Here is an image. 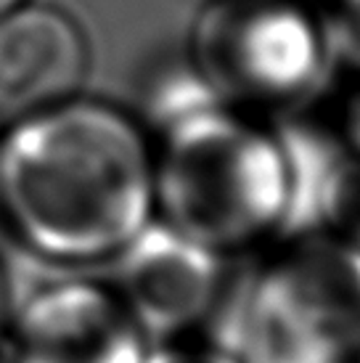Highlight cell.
<instances>
[{"mask_svg":"<svg viewBox=\"0 0 360 363\" xmlns=\"http://www.w3.org/2000/svg\"><path fill=\"white\" fill-rule=\"evenodd\" d=\"M154 215V149L133 111L77 93L0 133V223L38 260H111Z\"/></svg>","mask_w":360,"mask_h":363,"instance_id":"obj_1","label":"cell"},{"mask_svg":"<svg viewBox=\"0 0 360 363\" xmlns=\"http://www.w3.org/2000/svg\"><path fill=\"white\" fill-rule=\"evenodd\" d=\"M149 138L157 218L225 257L279 239L289 170L273 122L215 99Z\"/></svg>","mask_w":360,"mask_h":363,"instance_id":"obj_2","label":"cell"},{"mask_svg":"<svg viewBox=\"0 0 360 363\" xmlns=\"http://www.w3.org/2000/svg\"><path fill=\"white\" fill-rule=\"evenodd\" d=\"M279 242L225 281L210 345L236 363H360V250L329 233Z\"/></svg>","mask_w":360,"mask_h":363,"instance_id":"obj_3","label":"cell"},{"mask_svg":"<svg viewBox=\"0 0 360 363\" xmlns=\"http://www.w3.org/2000/svg\"><path fill=\"white\" fill-rule=\"evenodd\" d=\"M186 56L223 104L260 120L308 111L337 69L323 13L302 0H210Z\"/></svg>","mask_w":360,"mask_h":363,"instance_id":"obj_4","label":"cell"},{"mask_svg":"<svg viewBox=\"0 0 360 363\" xmlns=\"http://www.w3.org/2000/svg\"><path fill=\"white\" fill-rule=\"evenodd\" d=\"M151 345L109 281L61 276L13 305L0 353L6 363H143Z\"/></svg>","mask_w":360,"mask_h":363,"instance_id":"obj_5","label":"cell"},{"mask_svg":"<svg viewBox=\"0 0 360 363\" xmlns=\"http://www.w3.org/2000/svg\"><path fill=\"white\" fill-rule=\"evenodd\" d=\"M111 289L149 334L170 342L210 321L225 289V255L151 218L111 257Z\"/></svg>","mask_w":360,"mask_h":363,"instance_id":"obj_6","label":"cell"},{"mask_svg":"<svg viewBox=\"0 0 360 363\" xmlns=\"http://www.w3.org/2000/svg\"><path fill=\"white\" fill-rule=\"evenodd\" d=\"M90 45L59 6L27 0L0 16V133L82 91Z\"/></svg>","mask_w":360,"mask_h":363,"instance_id":"obj_7","label":"cell"},{"mask_svg":"<svg viewBox=\"0 0 360 363\" xmlns=\"http://www.w3.org/2000/svg\"><path fill=\"white\" fill-rule=\"evenodd\" d=\"M320 13L337 67L360 74V0H329Z\"/></svg>","mask_w":360,"mask_h":363,"instance_id":"obj_8","label":"cell"},{"mask_svg":"<svg viewBox=\"0 0 360 363\" xmlns=\"http://www.w3.org/2000/svg\"><path fill=\"white\" fill-rule=\"evenodd\" d=\"M143 363H236L228 353L215 345H189V342H154Z\"/></svg>","mask_w":360,"mask_h":363,"instance_id":"obj_9","label":"cell"},{"mask_svg":"<svg viewBox=\"0 0 360 363\" xmlns=\"http://www.w3.org/2000/svg\"><path fill=\"white\" fill-rule=\"evenodd\" d=\"M334 130L339 135L344 152L350 154V160L360 167V85L344 99L339 122L334 125Z\"/></svg>","mask_w":360,"mask_h":363,"instance_id":"obj_10","label":"cell"},{"mask_svg":"<svg viewBox=\"0 0 360 363\" xmlns=\"http://www.w3.org/2000/svg\"><path fill=\"white\" fill-rule=\"evenodd\" d=\"M13 305H16L13 281H11V273H9V268H6V262L0 257V347H3V340H6V332H9Z\"/></svg>","mask_w":360,"mask_h":363,"instance_id":"obj_11","label":"cell"},{"mask_svg":"<svg viewBox=\"0 0 360 363\" xmlns=\"http://www.w3.org/2000/svg\"><path fill=\"white\" fill-rule=\"evenodd\" d=\"M21 3H27V0H0V16H3V13H9L11 9L21 6Z\"/></svg>","mask_w":360,"mask_h":363,"instance_id":"obj_12","label":"cell"}]
</instances>
